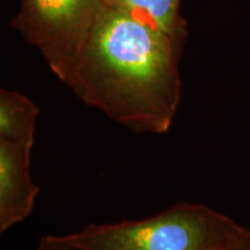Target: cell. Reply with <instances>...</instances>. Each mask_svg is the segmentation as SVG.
<instances>
[{
	"label": "cell",
	"mask_w": 250,
	"mask_h": 250,
	"mask_svg": "<svg viewBox=\"0 0 250 250\" xmlns=\"http://www.w3.org/2000/svg\"><path fill=\"white\" fill-rule=\"evenodd\" d=\"M248 232L208 206L181 202L140 220L89 224L54 236L77 250H229Z\"/></svg>",
	"instance_id": "obj_2"
},
{
	"label": "cell",
	"mask_w": 250,
	"mask_h": 250,
	"mask_svg": "<svg viewBox=\"0 0 250 250\" xmlns=\"http://www.w3.org/2000/svg\"><path fill=\"white\" fill-rule=\"evenodd\" d=\"M33 148L0 139V233L33 213L40 188L30 175Z\"/></svg>",
	"instance_id": "obj_4"
},
{
	"label": "cell",
	"mask_w": 250,
	"mask_h": 250,
	"mask_svg": "<svg viewBox=\"0 0 250 250\" xmlns=\"http://www.w3.org/2000/svg\"><path fill=\"white\" fill-rule=\"evenodd\" d=\"M182 48L103 6L65 85L86 105L134 132L167 133L182 99Z\"/></svg>",
	"instance_id": "obj_1"
},
{
	"label": "cell",
	"mask_w": 250,
	"mask_h": 250,
	"mask_svg": "<svg viewBox=\"0 0 250 250\" xmlns=\"http://www.w3.org/2000/svg\"><path fill=\"white\" fill-rule=\"evenodd\" d=\"M45 237L46 240H48V243L51 250H77L74 248H71V247H68L66 245H64V243L59 242L58 240L55 239L54 235H45Z\"/></svg>",
	"instance_id": "obj_7"
},
{
	"label": "cell",
	"mask_w": 250,
	"mask_h": 250,
	"mask_svg": "<svg viewBox=\"0 0 250 250\" xmlns=\"http://www.w3.org/2000/svg\"><path fill=\"white\" fill-rule=\"evenodd\" d=\"M102 8V0H21L12 27L65 83Z\"/></svg>",
	"instance_id": "obj_3"
},
{
	"label": "cell",
	"mask_w": 250,
	"mask_h": 250,
	"mask_svg": "<svg viewBox=\"0 0 250 250\" xmlns=\"http://www.w3.org/2000/svg\"><path fill=\"white\" fill-rule=\"evenodd\" d=\"M36 250H51L50 249V246L48 243V240H46L45 236H42L40 240L39 247H37Z\"/></svg>",
	"instance_id": "obj_9"
},
{
	"label": "cell",
	"mask_w": 250,
	"mask_h": 250,
	"mask_svg": "<svg viewBox=\"0 0 250 250\" xmlns=\"http://www.w3.org/2000/svg\"><path fill=\"white\" fill-rule=\"evenodd\" d=\"M39 115V107L28 96L17 90H0V139L34 148Z\"/></svg>",
	"instance_id": "obj_6"
},
{
	"label": "cell",
	"mask_w": 250,
	"mask_h": 250,
	"mask_svg": "<svg viewBox=\"0 0 250 250\" xmlns=\"http://www.w3.org/2000/svg\"><path fill=\"white\" fill-rule=\"evenodd\" d=\"M229 250H250V230L246 234L245 237H242V239Z\"/></svg>",
	"instance_id": "obj_8"
},
{
	"label": "cell",
	"mask_w": 250,
	"mask_h": 250,
	"mask_svg": "<svg viewBox=\"0 0 250 250\" xmlns=\"http://www.w3.org/2000/svg\"><path fill=\"white\" fill-rule=\"evenodd\" d=\"M103 6L129 15L183 45L187 21L181 15L182 0H102Z\"/></svg>",
	"instance_id": "obj_5"
}]
</instances>
